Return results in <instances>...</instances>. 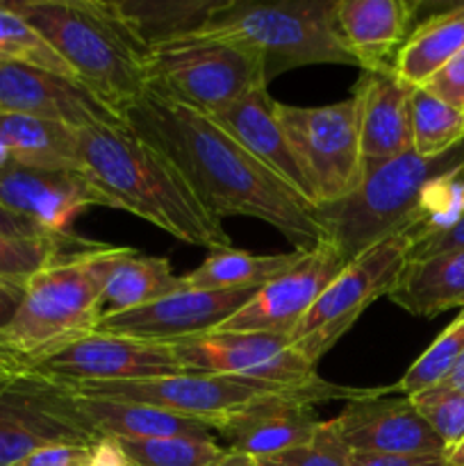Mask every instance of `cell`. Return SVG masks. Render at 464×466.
Returning <instances> with one entry per match:
<instances>
[{
    "instance_id": "603a6c76",
    "label": "cell",
    "mask_w": 464,
    "mask_h": 466,
    "mask_svg": "<svg viewBox=\"0 0 464 466\" xmlns=\"http://www.w3.org/2000/svg\"><path fill=\"white\" fill-rule=\"evenodd\" d=\"M389 300L414 317H437L446 309H464V248L408 259L389 291Z\"/></svg>"
},
{
    "instance_id": "1f68e13d",
    "label": "cell",
    "mask_w": 464,
    "mask_h": 466,
    "mask_svg": "<svg viewBox=\"0 0 464 466\" xmlns=\"http://www.w3.org/2000/svg\"><path fill=\"white\" fill-rule=\"evenodd\" d=\"M126 466H223L227 449L214 440L164 437V440H114Z\"/></svg>"
},
{
    "instance_id": "4316f807",
    "label": "cell",
    "mask_w": 464,
    "mask_h": 466,
    "mask_svg": "<svg viewBox=\"0 0 464 466\" xmlns=\"http://www.w3.org/2000/svg\"><path fill=\"white\" fill-rule=\"evenodd\" d=\"M180 289H185V276H177L168 259L141 255L132 248L105 285L100 296V319L144 308Z\"/></svg>"
},
{
    "instance_id": "7402d4cb",
    "label": "cell",
    "mask_w": 464,
    "mask_h": 466,
    "mask_svg": "<svg viewBox=\"0 0 464 466\" xmlns=\"http://www.w3.org/2000/svg\"><path fill=\"white\" fill-rule=\"evenodd\" d=\"M209 118L217 121L232 139L239 141L268 171L276 173L282 182H287L296 194H300L314 205L312 189H309L308 180H305L303 171H300L298 162L291 153L285 130L277 121V100L268 96V86L250 91L248 96L227 105Z\"/></svg>"
},
{
    "instance_id": "e575fe53",
    "label": "cell",
    "mask_w": 464,
    "mask_h": 466,
    "mask_svg": "<svg viewBox=\"0 0 464 466\" xmlns=\"http://www.w3.org/2000/svg\"><path fill=\"white\" fill-rule=\"evenodd\" d=\"M350 449L341 437L337 419L318 421L312 440L273 458L253 460L257 466H350Z\"/></svg>"
},
{
    "instance_id": "83f0119b",
    "label": "cell",
    "mask_w": 464,
    "mask_h": 466,
    "mask_svg": "<svg viewBox=\"0 0 464 466\" xmlns=\"http://www.w3.org/2000/svg\"><path fill=\"white\" fill-rule=\"evenodd\" d=\"M300 258L303 250L277 255H255L237 248L214 250L198 268L185 273V287L198 291L262 289L289 271Z\"/></svg>"
},
{
    "instance_id": "bcb514c9",
    "label": "cell",
    "mask_w": 464,
    "mask_h": 466,
    "mask_svg": "<svg viewBox=\"0 0 464 466\" xmlns=\"http://www.w3.org/2000/svg\"><path fill=\"white\" fill-rule=\"evenodd\" d=\"M446 460H449V466H464V441L458 449L450 451V453L446 455Z\"/></svg>"
},
{
    "instance_id": "5bb4252c",
    "label": "cell",
    "mask_w": 464,
    "mask_h": 466,
    "mask_svg": "<svg viewBox=\"0 0 464 466\" xmlns=\"http://www.w3.org/2000/svg\"><path fill=\"white\" fill-rule=\"evenodd\" d=\"M373 390L339 387L335 382H318L317 387L289 394L271 396L232 414L218 428V435L227 441V451L246 458H273L285 451L303 446L312 440L318 426L312 405L330 400H358Z\"/></svg>"
},
{
    "instance_id": "44dd1931",
    "label": "cell",
    "mask_w": 464,
    "mask_h": 466,
    "mask_svg": "<svg viewBox=\"0 0 464 466\" xmlns=\"http://www.w3.org/2000/svg\"><path fill=\"white\" fill-rule=\"evenodd\" d=\"M412 0H337V30L362 71H385L412 32Z\"/></svg>"
},
{
    "instance_id": "52a82bcc",
    "label": "cell",
    "mask_w": 464,
    "mask_h": 466,
    "mask_svg": "<svg viewBox=\"0 0 464 466\" xmlns=\"http://www.w3.org/2000/svg\"><path fill=\"white\" fill-rule=\"evenodd\" d=\"M264 86L268 80L262 59L235 41L191 35L150 48L146 94L205 116Z\"/></svg>"
},
{
    "instance_id": "ffe728a7",
    "label": "cell",
    "mask_w": 464,
    "mask_h": 466,
    "mask_svg": "<svg viewBox=\"0 0 464 466\" xmlns=\"http://www.w3.org/2000/svg\"><path fill=\"white\" fill-rule=\"evenodd\" d=\"M409 94L412 86L405 85L391 68L362 71L353 100L364 164L385 162L412 150Z\"/></svg>"
},
{
    "instance_id": "9c48e42d",
    "label": "cell",
    "mask_w": 464,
    "mask_h": 466,
    "mask_svg": "<svg viewBox=\"0 0 464 466\" xmlns=\"http://www.w3.org/2000/svg\"><path fill=\"white\" fill-rule=\"evenodd\" d=\"M59 382L82 399L150 405V408L196 419V421L212 428V432H217L226 419L241 412L248 405L271 399V396L309 390L323 380L308 387H285L271 385V382L244 380V378L235 376H221V373H180V376L130 382Z\"/></svg>"
},
{
    "instance_id": "484cf974",
    "label": "cell",
    "mask_w": 464,
    "mask_h": 466,
    "mask_svg": "<svg viewBox=\"0 0 464 466\" xmlns=\"http://www.w3.org/2000/svg\"><path fill=\"white\" fill-rule=\"evenodd\" d=\"M464 50V5L435 14L409 32L391 71L408 86H421Z\"/></svg>"
},
{
    "instance_id": "c3c4849f",
    "label": "cell",
    "mask_w": 464,
    "mask_h": 466,
    "mask_svg": "<svg viewBox=\"0 0 464 466\" xmlns=\"http://www.w3.org/2000/svg\"><path fill=\"white\" fill-rule=\"evenodd\" d=\"M458 177H459V180H462V182H464V164H462V167H459V168H458Z\"/></svg>"
},
{
    "instance_id": "f6af8a7d",
    "label": "cell",
    "mask_w": 464,
    "mask_h": 466,
    "mask_svg": "<svg viewBox=\"0 0 464 466\" xmlns=\"http://www.w3.org/2000/svg\"><path fill=\"white\" fill-rule=\"evenodd\" d=\"M16 367H23L16 358H12V355H7V353H0V376L7 371H12V369H16Z\"/></svg>"
},
{
    "instance_id": "6da1fadb",
    "label": "cell",
    "mask_w": 464,
    "mask_h": 466,
    "mask_svg": "<svg viewBox=\"0 0 464 466\" xmlns=\"http://www.w3.org/2000/svg\"><path fill=\"white\" fill-rule=\"evenodd\" d=\"M126 123L173 159L221 221L257 218L303 253L326 241L317 208L205 114L144 94L127 107Z\"/></svg>"
},
{
    "instance_id": "5b68a950",
    "label": "cell",
    "mask_w": 464,
    "mask_h": 466,
    "mask_svg": "<svg viewBox=\"0 0 464 466\" xmlns=\"http://www.w3.org/2000/svg\"><path fill=\"white\" fill-rule=\"evenodd\" d=\"M464 164V141L439 157H421L414 150L385 162L364 164L358 189L330 205H318L326 241L346 258L394 235H408L421 209L428 187Z\"/></svg>"
},
{
    "instance_id": "2e32d148",
    "label": "cell",
    "mask_w": 464,
    "mask_h": 466,
    "mask_svg": "<svg viewBox=\"0 0 464 466\" xmlns=\"http://www.w3.org/2000/svg\"><path fill=\"white\" fill-rule=\"evenodd\" d=\"M255 291H198L185 287L144 308L98 319L96 332L173 344L218 330L253 299Z\"/></svg>"
},
{
    "instance_id": "ee69618b",
    "label": "cell",
    "mask_w": 464,
    "mask_h": 466,
    "mask_svg": "<svg viewBox=\"0 0 464 466\" xmlns=\"http://www.w3.org/2000/svg\"><path fill=\"white\" fill-rule=\"evenodd\" d=\"M223 466H257V464H255L250 458H246V455H237L227 451V458L226 462H223Z\"/></svg>"
},
{
    "instance_id": "277c9868",
    "label": "cell",
    "mask_w": 464,
    "mask_h": 466,
    "mask_svg": "<svg viewBox=\"0 0 464 466\" xmlns=\"http://www.w3.org/2000/svg\"><path fill=\"white\" fill-rule=\"evenodd\" d=\"M132 248L89 241L45 267L23 289L21 305L0 332V349L21 364L96 330L100 296Z\"/></svg>"
},
{
    "instance_id": "d590c367",
    "label": "cell",
    "mask_w": 464,
    "mask_h": 466,
    "mask_svg": "<svg viewBox=\"0 0 464 466\" xmlns=\"http://www.w3.org/2000/svg\"><path fill=\"white\" fill-rule=\"evenodd\" d=\"M419 410L428 426L435 431L441 444L446 446V455L458 449L464 441V394L450 390L446 385H437L432 390L409 399Z\"/></svg>"
},
{
    "instance_id": "b9f144b4",
    "label": "cell",
    "mask_w": 464,
    "mask_h": 466,
    "mask_svg": "<svg viewBox=\"0 0 464 466\" xmlns=\"http://www.w3.org/2000/svg\"><path fill=\"white\" fill-rule=\"evenodd\" d=\"M23 299V291L21 289H14V287H5L0 285V332L9 326V321L14 319L16 314L18 305H21ZM3 350V349H0Z\"/></svg>"
},
{
    "instance_id": "7dc6e473",
    "label": "cell",
    "mask_w": 464,
    "mask_h": 466,
    "mask_svg": "<svg viewBox=\"0 0 464 466\" xmlns=\"http://www.w3.org/2000/svg\"><path fill=\"white\" fill-rule=\"evenodd\" d=\"M7 164H12V157H9V148L7 144H5L3 135H0V168H5Z\"/></svg>"
},
{
    "instance_id": "30bf717a",
    "label": "cell",
    "mask_w": 464,
    "mask_h": 466,
    "mask_svg": "<svg viewBox=\"0 0 464 466\" xmlns=\"http://www.w3.org/2000/svg\"><path fill=\"white\" fill-rule=\"evenodd\" d=\"M408 250L409 239L400 232L350 259L291 332V346L317 367L373 300L389 296L408 262Z\"/></svg>"
},
{
    "instance_id": "7c38bea8",
    "label": "cell",
    "mask_w": 464,
    "mask_h": 466,
    "mask_svg": "<svg viewBox=\"0 0 464 466\" xmlns=\"http://www.w3.org/2000/svg\"><path fill=\"white\" fill-rule=\"evenodd\" d=\"M171 349L189 373H221L285 387H308L323 380L317 367L282 335L214 330L173 341Z\"/></svg>"
},
{
    "instance_id": "ab89813d",
    "label": "cell",
    "mask_w": 464,
    "mask_h": 466,
    "mask_svg": "<svg viewBox=\"0 0 464 466\" xmlns=\"http://www.w3.org/2000/svg\"><path fill=\"white\" fill-rule=\"evenodd\" d=\"M350 466H449V460L441 455H373L353 453Z\"/></svg>"
},
{
    "instance_id": "4dcf8cb0",
    "label": "cell",
    "mask_w": 464,
    "mask_h": 466,
    "mask_svg": "<svg viewBox=\"0 0 464 466\" xmlns=\"http://www.w3.org/2000/svg\"><path fill=\"white\" fill-rule=\"evenodd\" d=\"M409 130L414 153L421 157H439L464 141V112L441 103L423 86H412Z\"/></svg>"
},
{
    "instance_id": "8fae6325",
    "label": "cell",
    "mask_w": 464,
    "mask_h": 466,
    "mask_svg": "<svg viewBox=\"0 0 464 466\" xmlns=\"http://www.w3.org/2000/svg\"><path fill=\"white\" fill-rule=\"evenodd\" d=\"M277 121L312 189L317 208L337 203L358 189L364 162L353 96L321 107L277 103Z\"/></svg>"
},
{
    "instance_id": "f546056e",
    "label": "cell",
    "mask_w": 464,
    "mask_h": 466,
    "mask_svg": "<svg viewBox=\"0 0 464 466\" xmlns=\"http://www.w3.org/2000/svg\"><path fill=\"white\" fill-rule=\"evenodd\" d=\"M86 244L77 235H0V285L23 291L36 273Z\"/></svg>"
},
{
    "instance_id": "e0dca14e",
    "label": "cell",
    "mask_w": 464,
    "mask_h": 466,
    "mask_svg": "<svg viewBox=\"0 0 464 466\" xmlns=\"http://www.w3.org/2000/svg\"><path fill=\"white\" fill-rule=\"evenodd\" d=\"M0 114L44 118L73 130L121 126L126 118L73 77L0 62Z\"/></svg>"
},
{
    "instance_id": "8992f818",
    "label": "cell",
    "mask_w": 464,
    "mask_h": 466,
    "mask_svg": "<svg viewBox=\"0 0 464 466\" xmlns=\"http://www.w3.org/2000/svg\"><path fill=\"white\" fill-rule=\"evenodd\" d=\"M335 7L337 0H223L198 35L253 50L268 82L308 64L358 66L337 30Z\"/></svg>"
},
{
    "instance_id": "74e56055",
    "label": "cell",
    "mask_w": 464,
    "mask_h": 466,
    "mask_svg": "<svg viewBox=\"0 0 464 466\" xmlns=\"http://www.w3.org/2000/svg\"><path fill=\"white\" fill-rule=\"evenodd\" d=\"M100 444V441H98ZM98 444H55L35 451L14 466H94Z\"/></svg>"
},
{
    "instance_id": "cb8c5ba5",
    "label": "cell",
    "mask_w": 464,
    "mask_h": 466,
    "mask_svg": "<svg viewBox=\"0 0 464 466\" xmlns=\"http://www.w3.org/2000/svg\"><path fill=\"white\" fill-rule=\"evenodd\" d=\"M80 399L86 421L103 440H164V437H196L214 440L212 428L196 419L141 403L105 399Z\"/></svg>"
},
{
    "instance_id": "60d3db41",
    "label": "cell",
    "mask_w": 464,
    "mask_h": 466,
    "mask_svg": "<svg viewBox=\"0 0 464 466\" xmlns=\"http://www.w3.org/2000/svg\"><path fill=\"white\" fill-rule=\"evenodd\" d=\"M0 235H18V237H45L50 232H45L44 228H39L36 223H32L30 218L21 217V214L9 212L7 208L0 205Z\"/></svg>"
},
{
    "instance_id": "f35d334b",
    "label": "cell",
    "mask_w": 464,
    "mask_h": 466,
    "mask_svg": "<svg viewBox=\"0 0 464 466\" xmlns=\"http://www.w3.org/2000/svg\"><path fill=\"white\" fill-rule=\"evenodd\" d=\"M459 248H464V214L453 223V226L446 228V230L426 237V239L409 246L408 259L432 258V255L449 253V250H459Z\"/></svg>"
},
{
    "instance_id": "ba28073f",
    "label": "cell",
    "mask_w": 464,
    "mask_h": 466,
    "mask_svg": "<svg viewBox=\"0 0 464 466\" xmlns=\"http://www.w3.org/2000/svg\"><path fill=\"white\" fill-rule=\"evenodd\" d=\"M80 399L45 373L16 367L0 376V466L55 444H98Z\"/></svg>"
},
{
    "instance_id": "f1b7e54d",
    "label": "cell",
    "mask_w": 464,
    "mask_h": 466,
    "mask_svg": "<svg viewBox=\"0 0 464 466\" xmlns=\"http://www.w3.org/2000/svg\"><path fill=\"white\" fill-rule=\"evenodd\" d=\"M148 48L198 35L223 0H114Z\"/></svg>"
},
{
    "instance_id": "7a4b0ae2",
    "label": "cell",
    "mask_w": 464,
    "mask_h": 466,
    "mask_svg": "<svg viewBox=\"0 0 464 466\" xmlns=\"http://www.w3.org/2000/svg\"><path fill=\"white\" fill-rule=\"evenodd\" d=\"M77 171L100 205L126 209L191 246L223 250L232 239L164 150L121 126L77 132Z\"/></svg>"
},
{
    "instance_id": "d6986e66",
    "label": "cell",
    "mask_w": 464,
    "mask_h": 466,
    "mask_svg": "<svg viewBox=\"0 0 464 466\" xmlns=\"http://www.w3.org/2000/svg\"><path fill=\"white\" fill-rule=\"evenodd\" d=\"M0 205L30 218L50 235H73V221L85 209L100 205V198L80 171H44L7 164L0 168Z\"/></svg>"
},
{
    "instance_id": "ac0fdd59",
    "label": "cell",
    "mask_w": 464,
    "mask_h": 466,
    "mask_svg": "<svg viewBox=\"0 0 464 466\" xmlns=\"http://www.w3.org/2000/svg\"><path fill=\"white\" fill-rule=\"evenodd\" d=\"M389 394H394L391 387L373 390L364 399L346 403L344 412L335 417L350 453L446 458V446L412 400L408 396Z\"/></svg>"
},
{
    "instance_id": "836d02e7",
    "label": "cell",
    "mask_w": 464,
    "mask_h": 466,
    "mask_svg": "<svg viewBox=\"0 0 464 466\" xmlns=\"http://www.w3.org/2000/svg\"><path fill=\"white\" fill-rule=\"evenodd\" d=\"M464 353V309H459L458 317L446 326V330L432 341L421 358L414 360L412 367L405 371L398 385H391V391L398 396L421 394V391L432 390L441 385L458 364L459 355Z\"/></svg>"
},
{
    "instance_id": "3957f363",
    "label": "cell",
    "mask_w": 464,
    "mask_h": 466,
    "mask_svg": "<svg viewBox=\"0 0 464 466\" xmlns=\"http://www.w3.org/2000/svg\"><path fill=\"white\" fill-rule=\"evenodd\" d=\"M9 5L44 35L77 80L123 118L146 94L150 48L114 0H16Z\"/></svg>"
},
{
    "instance_id": "d6a6232c",
    "label": "cell",
    "mask_w": 464,
    "mask_h": 466,
    "mask_svg": "<svg viewBox=\"0 0 464 466\" xmlns=\"http://www.w3.org/2000/svg\"><path fill=\"white\" fill-rule=\"evenodd\" d=\"M0 62L25 64V66L77 80L73 68L59 57L57 50L9 3H0Z\"/></svg>"
},
{
    "instance_id": "4fadbf2b",
    "label": "cell",
    "mask_w": 464,
    "mask_h": 466,
    "mask_svg": "<svg viewBox=\"0 0 464 466\" xmlns=\"http://www.w3.org/2000/svg\"><path fill=\"white\" fill-rule=\"evenodd\" d=\"M23 367L66 382H130L189 373L171 344L96 330Z\"/></svg>"
},
{
    "instance_id": "8d00e7d4",
    "label": "cell",
    "mask_w": 464,
    "mask_h": 466,
    "mask_svg": "<svg viewBox=\"0 0 464 466\" xmlns=\"http://www.w3.org/2000/svg\"><path fill=\"white\" fill-rule=\"evenodd\" d=\"M421 86L426 91H430L435 98H439L441 103L450 105L458 112H464V50H459L453 59H449Z\"/></svg>"
},
{
    "instance_id": "9a60e30c",
    "label": "cell",
    "mask_w": 464,
    "mask_h": 466,
    "mask_svg": "<svg viewBox=\"0 0 464 466\" xmlns=\"http://www.w3.org/2000/svg\"><path fill=\"white\" fill-rule=\"evenodd\" d=\"M346 264L344 255L330 241H321L314 250L303 253L289 271L255 291L253 299L218 330L289 337Z\"/></svg>"
},
{
    "instance_id": "d4e9b609",
    "label": "cell",
    "mask_w": 464,
    "mask_h": 466,
    "mask_svg": "<svg viewBox=\"0 0 464 466\" xmlns=\"http://www.w3.org/2000/svg\"><path fill=\"white\" fill-rule=\"evenodd\" d=\"M0 135L12 164L44 171H77V130L44 118L0 114Z\"/></svg>"
},
{
    "instance_id": "7bdbcfd3",
    "label": "cell",
    "mask_w": 464,
    "mask_h": 466,
    "mask_svg": "<svg viewBox=\"0 0 464 466\" xmlns=\"http://www.w3.org/2000/svg\"><path fill=\"white\" fill-rule=\"evenodd\" d=\"M441 385L450 387V390H458V391H462V394H464V353L459 355L458 364H455L453 371L449 373V378H446Z\"/></svg>"
}]
</instances>
